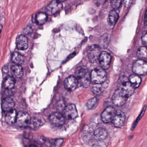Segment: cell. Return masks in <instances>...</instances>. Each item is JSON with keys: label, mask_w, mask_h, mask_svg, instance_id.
Returning a JSON list of instances; mask_svg holds the SVG:
<instances>
[{"label": "cell", "mask_w": 147, "mask_h": 147, "mask_svg": "<svg viewBox=\"0 0 147 147\" xmlns=\"http://www.w3.org/2000/svg\"><path fill=\"white\" fill-rule=\"evenodd\" d=\"M122 4V0H111V6L115 10L120 8Z\"/></svg>", "instance_id": "obj_29"}, {"label": "cell", "mask_w": 147, "mask_h": 147, "mask_svg": "<svg viewBox=\"0 0 147 147\" xmlns=\"http://www.w3.org/2000/svg\"><path fill=\"white\" fill-rule=\"evenodd\" d=\"M44 123V121L42 119L36 117H33L31 119L29 126L32 129H37L42 126Z\"/></svg>", "instance_id": "obj_19"}, {"label": "cell", "mask_w": 147, "mask_h": 147, "mask_svg": "<svg viewBox=\"0 0 147 147\" xmlns=\"http://www.w3.org/2000/svg\"><path fill=\"white\" fill-rule=\"evenodd\" d=\"M11 59L15 64L21 65L24 61V57L18 52H14L12 55Z\"/></svg>", "instance_id": "obj_24"}, {"label": "cell", "mask_w": 147, "mask_h": 147, "mask_svg": "<svg viewBox=\"0 0 147 147\" xmlns=\"http://www.w3.org/2000/svg\"><path fill=\"white\" fill-rule=\"evenodd\" d=\"M79 84L77 77L74 76H70L65 79L64 86L68 91H73L77 88Z\"/></svg>", "instance_id": "obj_10"}, {"label": "cell", "mask_w": 147, "mask_h": 147, "mask_svg": "<svg viewBox=\"0 0 147 147\" xmlns=\"http://www.w3.org/2000/svg\"><path fill=\"white\" fill-rule=\"evenodd\" d=\"M116 113V111L114 107L112 106L107 107L101 113V120L105 123L111 122Z\"/></svg>", "instance_id": "obj_8"}, {"label": "cell", "mask_w": 147, "mask_h": 147, "mask_svg": "<svg viewBox=\"0 0 147 147\" xmlns=\"http://www.w3.org/2000/svg\"><path fill=\"white\" fill-rule=\"evenodd\" d=\"M142 42L144 46H147V31L143 33L142 36Z\"/></svg>", "instance_id": "obj_31"}, {"label": "cell", "mask_w": 147, "mask_h": 147, "mask_svg": "<svg viewBox=\"0 0 147 147\" xmlns=\"http://www.w3.org/2000/svg\"><path fill=\"white\" fill-rule=\"evenodd\" d=\"M65 117L68 119H74L78 117V112L75 105L69 104L66 106L64 111Z\"/></svg>", "instance_id": "obj_11"}, {"label": "cell", "mask_w": 147, "mask_h": 147, "mask_svg": "<svg viewBox=\"0 0 147 147\" xmlns=\"http://www.w3.org/2000/svg\"><path fill=\"white\" fill-rule=\"evenodd\" d=\"M102 141H98V142L95 143L93 146H100V147H104V146H106L105 144V143L103 142H101Z\"/></svg>", "instance_id": "obj_33"}, {"label": "cell", "mask_w": 147, "mask_h": 147, "mask_svg": "<svg viewBox=\"0 0 147 147\" xmlns=\"http://www.w3.org/2000/svg\"><path fill=\"white\" fill-rule=\"evenodd\" d=\"M136 1V0H123L124 5L125 7H129Z\"/></svg>", "instance_id": "obj_32"}, {"label": "cell", "mask_w": 147, "mask_h": 147, "mask_svg": "<svg viewBox=\"0 0 147 147\" xmlns=\"http://www.w3.org/2000/svg\"><path fill=\"white\" fill-rule=\"evenodd\" d=\"M31 119L30 116L28 113L20 111L18 113L16 123L20 127H27L29 126Z\"/></svg>", "instance_id": "obj_6"}, {"label": "cell", "mask_w": 147, "mask_h": 147, "mask_svg": "<svg viewBox=\"0 0 147 147\" xmlns=\"http://www.w3.org/2000/svg\"><path fill=\"white\" fill-rule=\"evenodd\" d=\"M111 60V56L110 54L106 51H103L100 54L98 61L100 67L105 70L110 67Z\"/></svg>", "instance_id": "obj_12"}, {"label": "cell", "mask_w": 147, "mask_h": 147, "mask_svg": "<svg viewBox=\"0 0 147 147\" xmlns=\"http://www.w3.org/2000/svg\"><path fill=\"white\" fill-rule=\"evenodd\" d=\"M125 121V113L121 111H116V114L111 121L113 126L117 128H120L124 125Z\"/></svg>", "instance_id": "obj_9"}, {"label": "cell", "mask_w": 147, "mask_h": 147, "mask_svg": "<svg viewBox=\"0 0 147 147\" xmlns=\"http://www.w3.org/2000/svg\"><path fill=\"white\" fill-rule=\"evenodd\" d=\"M146 105H145V106H144V109H143L142 112H141V113H140V115H139V117H138V118L137 119H136V121H135V123H134V124H133V125H132V129H131L132 130H133V129H134V128H135V127H136V125H137V124L138 123V121H139V120H140V119H141V118H142V117L143 115H144V112H145V110H146Z\"/></svg>", "instance_id": "obj_30"}, {"label": "cell", "mask_w": 147, "mask_h": 147, "mask_svg": "<svg viewBox=\"0 0 147 147\" xmlns=\"http://www.w3.org/2000/svg\"><path fill=\"white\" fill-rule=\"evenodd\" d=\"M15 84V79L12 76H8L4 80L3 86L5 89L10 90L14 87Z\"/></svg>", "instance_id": "obj_20"}, {"label": "cell", "mask_w": 147, "mask_h": 147, "mask_svg": "<svg viewBox=\"0 0 147 147\" xmlns=\"http://www.w3.org/2000/svg\"><path fill=\"white\" fill-rule=\"evenodd\" d=\"M129 81L132 86L135 88H137L141 85L142 82V79L139 76V75L136 74L131 75L129 77Z\"/></svg>", "instance_id": "obj_23"}, {"label": "cell", "mask_w": 147, "mask_h": 147, "mask_svg": "<svg viewBox=\"0 0 147 147\" xmlns=\"http://www.w3.org/2000/svg\"><path fill=\"white\" fill-rule=\"evenodd\" d=\"M11 71L13 75L17 78H21L24 75V70L20 65H13L12 67Z\"/></svg>", "instance_id": "obj_22"}, {"label": "cell", "mask_w": 147, "mask_h": 147, "mask_svg": "<svg viewBox=\"0 0 147 147\" xmlns=\"http://www.w3.org/2000/svg\"><path fill=\"white\" fill-rule=\"evenodd\" d=\"M28 38L24 35H20L18 36L16 39V45L20 50H25L28 48Z\"/></svg>", "instance_id": "obj_14"}, {"label": "cell", "mask_w": 147, "mask_h": 147, "mask_svg": "<svg viewBox=\"0 0 147 147\" xmlns=\"http://www.w3.org/2000/svg\"><path fill=\"white\" fill-rule=\"evenodd\" d=\"M101 53L99 46L97 45H92L88 51V56L89 61L91 63H94L98 61Z\"/></svg>", "instance_id": "obj_7"}, {"label": "cell", "mask_w": 147, "mask_h": 147, "mask_svg": "<svg viewBox=\"0 0 147 147\" xmlns=\"http://www.w3.org/2000/svg\"><path fill=\"white\" fill-rule=\"evenodd\" d=\"M47 20L48 16L47 13L42 12L38 13L35 17L36 23L39 25H42L45 24L47 22Z\"/></svg>", "instance_id": "obj_21"}, {"label": "cell", "mask_w": 147, "mask_h": 147, "mask_svg": "<svg viewBox=\"0 0 147 147\" xmlns=\"http://www.w3.org/2000/svg\"><path fill=\"white\" fill-rule=\"evenodd\" d=\"M128 98L129 97L127 94L121 88H119L113 93L112 99L114 105L121 107L125 104Z\"/></svg>", "instance_id": "obj_3"}, {"label": "cell", "mask_w": 147, "mask_h": 147, "mask_svg": "<svg viewBox=\"0 0 147 147\" xmlns=\"http://www.w3.org/2000/svg\"><path fill=\"white\" fill-rule=\"evenodd\" d=\"M94 136L96 140L102 141L106 138L107 136V132L104 128H99L96 129L94 131Z\"/></svg>", "instance_id": "obj_18"}, {"label": "cell", "mask_w": 147, "mask_h": 147, "mask_svg": "<svg viewBox=\"0 0 147 147\" xmlns=\"http://www.w3.org/2000/svg\"><path fill=\"white\" fill-rule=\"evenodd\" d=\"M133 73L138 75H145L147 74V61L140 59L136 61L132 66Z\"/></svg>", "instance_id": "obj_4"}, {"label": "cell", "mask_w": 147, "mask_h": 147, "mask_svg": "<svg viewBox=\"0 0 147 147\" xmlns=\"http://www.w3.org/2000/svg\"><path fill=\"white\" fill-rule=\"evenodd\" d=\"M119 15L115 11H111L109 13L108 16L109 22L111 25L116 24L119 19Z\"/></svg>", "instance_id": "obj_25"}, {"label": "cell", "mask_w": 147, "mask_h": 147, "mask_svg": "<svg viewBox=\"0 0 147 147\" xmlns=\"http://www.w3.org/2000/svg\"><path fill=\"white\" fill-rule=\"evenodd\" d=\"M144 22L145 25L147 26V10L146 11L145 16H144Z\"/></svg>", "instance_id": "obj_34"}, {"label": "cell", "mask_w": 147, "mask_h": 147, "mask_svg": "<svg viewBox=\"0 0 147 147\" xmlns=\"http://www.w3.org/2000/svg\"><path fill=\"white\" fill-rule=\"evenodd\" d=\"M49 119L51 123L57 126L63 125L65 121V117L61 113L57 112L51 113L49 116Z\"/></svg>", "instance_id": "obj_13"}, {"label": "cell", "mask_w": 147, "mask_h": 147, "mask_svg": "<svg viewBox=\"0 0 147 147\" xmlns=\"http://www.w3.org/2000/svg\"><path fill=\"white\" fill-rule=\"evenodd\" d=\"M101 1H106V0H101Z\"/></svg>", "instance_id": "obj_36"}, {"label": "cell", "mask_w": 147, "mask_h": 147, "mask_svg": "<svg viewBox=\"0 0 147 147\" xmlns=\"http://www.w3.org/2000/svg\"><path fill=\"white\" fill-rule=\"evenodd\" d=\"M119 88H121L129 97H130L134 93L135 91V88L131 84L129 80L120 82Z\"/></svg>", "instance_id": "obj_15"}, {"label": "cell", "mask_w": 147, "mask_h": 147, "mask_svg": "<svg viewBox=\"0 0 147 147\" xmlns=\"http://www.w3.org/2000/svg\"><path fill=\"white\" fill-rule=\"evenodd\" d=\"M106 72L102 67H97L91 72L92 82L94 84H103L107 79Z\"/></svg>", "instance_id": "obj_2"}, {"label": "cell", "mask_w": 147, "mask_h": 147, "mask_svg": "<svg viewBox=\"0 0 147 147\" xmlns=\"http://www.w3.org/2000/svg\"><path fill=\"white\" fill-rule=\"evenodd\" d=\"M59 1H61V2H64V1H66L67 0H58Z\"/></svg>", "instance_id": "obj_35"}, {"label": "cell", "mask_w": 147, "mask_h": 147, "mask_svg": "<svg viewBox=\"0 0 147 147\" xmlns=\"http://www.w3.org/2000/svg\"><path fill=\"white\" fill-rule=\"evenodd\" d=\"M15 106V102L11 98L7 97L3 99L2 101V108L3 111L8 112L13 109Z\"/></svg>", "instance_id": "obj_16"}, {"label": "cell", "mask_w": 147, "mask_h": 147, "mask_svg": "<svg viewBox=\"0 0 147 147\" xmlns=\"http://www.w3.org/2000/svg\"><path fill=\"white\" fill-rule=\"evenodd\" d=\"M18 113L16 110L12 109L7 112L5 116V121L9 125H12L16 122Z\"/></svg>", "instance_id": "obj_17"}, {"label": "cell", "mask_w": 147, "mask_h": 147, "mask_svg": "<svg viewBox=\"0 0 147 147\" xmlns=\"http://www.w3.org/2000/svg\"><path fill=\"white\" fill-rule=\"evenodd\" d=\"M63 8L61 2L58 0H53L45 8V12L48 15H55L59 13Z\"/></svg>", "instance_id": "obj_5"}, {"label": "cell", "mask_w": 147, "mask_h": 147, "mask_svg": "<svg viewBox=\"0 0 147 147\" xmlns=\"http://www.w3.org/2000/svg\"><path fill=\"white\" fill-rule=\"evenodd\" d=\"M98 103V99L96 97L92 98L88 100L86 103V107L89 110H93L96 108Z\"/></svg>", "instance_id": "obj_27"}, {"label": "cell", "mask_w": 147, "mask_h": 147, "mask_svg": "<svg viewBox=\"0 0 147 147\" xmlns=\"http://www.w3.org/2000/svg\"><path fill=\"white\" fill-rule=\"evenodd\" d=\"M102 84H95V85L92 88V91L95 95L100 96L103 93L105 90V87L103 86H102Z\"/></svg>", "instance_id": "obj_26"}, {"label": "cell", "mask_w": 147, "mask_h": 147, "mask_svg": "<svg viewBox=\"0 0 147 147\" xmlns=\"http://www.w3.org/2000/svg\"><path fill=\"white\" fill-rule=\"evenodd\" d=\"M137 56L140 59H147V46L140 47L138 50Z\"/></svg>", "instance_id": "obj_28"}, {"label": "cell", "mask_w": 147, "mask_h": 147, "mask_svg": "<svg viewBox=\"0 0 147 147\" xmlns=\"http://www.w3.org/2000/svg\"><path fill=\"white\" fill-rule=\"evenodd\" d=\"M76 77L78 79L79 83L84 88L89 86L92 82L91 73L87 68L85 67H80L76 72Z\"/></svg>", "instance_id": "obj_1"}]
</instances>
